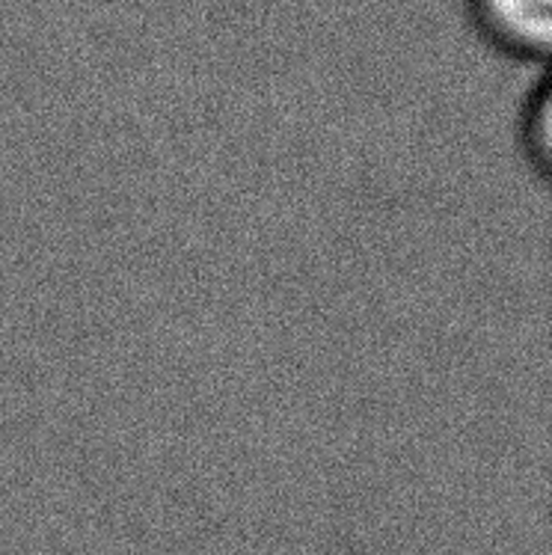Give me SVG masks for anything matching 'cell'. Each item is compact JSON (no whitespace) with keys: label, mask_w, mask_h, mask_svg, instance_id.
<instances>
[{"label":"cell","mask_w":552,"mask_h":555,"mask_svg":"<svg viewBox=\"0 0 552 555\" xmlns=\"http://www.w3.org/2000/svg\"><path fill=\"white\" fill-rule=\"evenodd\" d=\"M473 7L487 36L523 57H547L552 0H473Z\"/></svg>","instance_id":"cell-1"}]
</instances>
